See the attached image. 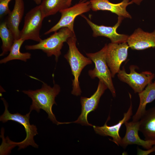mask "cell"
Instances as JSON below:
<instances>
[{"label": "cell", "mask_w": 155, "mask_h": 155, "mask_svg": "<svg viewBox=\"0 0 155 155\" xmlns=\"http://www.w3.org/2000/svg\"><path fill=\"white\" fill-rule=\"evenodd\" d=\"M60 91V87L57 84H54L52 87L43 82L41 88L33 90H23L22 92L32 99L30 111L35 110L37 113L42 109L48 114L49 118L52 122L57 125L62 124V122L57 121L52 110L53 106L57 105L55 99Z\"/></svg>", "instance_id": "6da1fadb"}, {"label": "cell", "mask_w": 155, "mask_h": 155, "mask_svg": "<svg viewBox=\"0 0 155 155\" xmlns=\"http://www.w3.org/2000/svg\"><path fill=\"white\" fill-rule=\"evenodd\" d=\"M75 36L69 38L67 42L69 46L67 53L64 55L69 64L71 73L74 76L72 80V90L71 94L78 96L81 95L82 91L80 86L79 78L84 68L92 63V61L88 57L84 56L79 51L76 46Z\"/></svg>", "instance_id": "7a4b0ae2"}, {"label": "cell", "mask_w": 155, "mask_h": 155, "mask_svg": "<svg viewBox=\"0 0 155 155\" xmlns=\"http://www.w3.org/2000/svg\"><path fill=\"white\" fill-rule=\"evenodd\" d=\"M1 99L3 101L5 106V110L3 114L0 116V121L4 123L8 121H13L18 122L22 125L24 127L26 133V137L22 141L16 142L10 140H8L9 147L11 149L16 146H18V150L24 148L30 145L35 148H38V145L35 142L34 137L38 134L37 128L36 126L31 125L29 121L30 112L25 115H21L18 113L11 114L9 111L8 104L3 98Z\"/></svg>", "instance_id": "3957f363"}, {"label": "cell", "mask_w": 155, "mask_h": 155, "mask_svg": "<svg viewBox=\"0 0 155 155\" xmlns=\"http://www.w3.org/2000/svg\"><path fill=\"white\" fill-rule=\"evenodd\" d=\"M74 36H75V33L67 28H63L38 43L26 45L25 47L26 50H41L48 57L54 55L57 62L61 54V50L64 43L67 42L69 38Z\"/></svg>", "instance_id": "277c9868"}, {"label": "cell", "mask_w": 155, "mask_h": 155, "mask_svg": "<svg viewBox=\"0 0 155 155\" xmlns=\"http://www.w3.org/2000/svg\"><path fill=\"white\" fill-rule=\"evenodd\" d=\"M107 44L99 51L94 53H86V55L94 63L95 67L88 71V73L92 79L98 78L110 90L113 97L116 96V90L114 86L111 71L106 60Z\"/></svg>", "instance_id": "5b68a950"}, {"label": "cell", "mask_w": 155, "mask_h": 155, "mask_svg": "<svg viewBox=\"0 0 155 155\" xmlns=\"http://www.w3.org/2000/svg\"><path fill=\"white\" fill-rule=\"evenodd\" d=\"M44 18L40 5L30 10L25 16L24 25L20 31V38L25 41L31 40L40 42L42 39L40 32Z\"/></svg>", "instance_id": "8992f818"}, {"label": "cell", "mask_w": 155, "mask_h": 155, "mask_svg": "<svg viewBox=\"0 0 155 155\" xmlns=\"http://www.w3.org/2000/svg\"><path fill=\"white\" fill-rule=\"evenodd\" d=\"M91 9L90 2L82 0L72 7L60 10L61 16L59 21L54 26L44 33L46 35L57 31L61 28H67L73 32L74 20L78 15L90 11Z\"/></svg>", "instance_id": "52a82bcc"}, {"label": "cell", "mask_w": 155, "mask_h": 155, "mask_svg": "<svg viewBox=\"0 0 155 155\" xmlns=\"http://www.w3.org/2000/svg\"><path fill=\"white\" fill-rule=\"evenodd\" d=\"M137 68L136 66L130 65L129 67L130 72L128 73L123 67L117 73V76L120 81L127 84L135 93H138L143 90L149 84L152 82L155 75L149 71L139 73L135 70Z\"/></svg>", "instance_id": "ba28073f"}, {"label": "cell", "mask_w": 155, "mask_h": 155, "mask_svg": "<svg viewBox=\"0 0 155 155\" xmlns=\"http://www.w3.org/2000/svg\"><path fill=\"white\" fill-rule=\"evenodd\" d=\"M129 48L127 42L107 44L106 60L112 78L118 73L121 64L127 59Z\"/></svg>", "instance_id": "9c48e42d"}, {"label": "cell", "mask_w": 155, "mask_h": 155, "mask_svg": "<svg viewBox=\"0 0 155 155\" xmlns=\"http://www.w3.org/2000/svg\"><path fill=\"white\" fill-rule=\"evenodd\" d=\"M107 88V86L99 80L97 90L92 96L88 98L84 97H81L82 111L78 119L73 122H65V124L75 123L82 125L93 126V125L90 123L88 121V115L90 112L94 111L97 108L101 97Z\"/></svg>", "instance_id": "30bf717a"}, {"label": "cell", "mask_w": 155, "mask_h": 155, "mask_svg": "<svg viewBox=\"0 0 155 155\" xmlns=\"http://www.w3.org/2000/svg\"><path fill=\"white\" fill-rule=\"evenodd\" d=\"M86 21L93 31V36L94 37L103 36L109 38L113 43H120L127 42L129 36L120 34L117 32V30L120 25L124 18L118 17L117 23L112 26L98 25L91 21L84 15H82Z\"/></svg>", "instance_id": "8fae6325"}, {"label": "cell", "mask_w": 155, "mask_h": 155, "mask_svg": "<svg viewBox=\"0 0 155 155\" xmlns=\"http://www.w3.org/2000/svg\"><path fill=\"white\" fill-rule=\"evenodd\" d=\"M130 100V106L127 112L124 114L123 119L116 124L111 126H108L107 123L110 119L109 117L104 125L101 126L93 125L94 129L97 134L103 136H109L112 138L109 139L118 146L120 145L122 138L119 134L120 129L123 124L128 121L132 115V105L131 96L129 93Z\"/></svg>", "instance_id": "7c38bea8"}, {"label": "cell", "mask_w": 155, "mask_h": 155, "mask_svg": "<svg viewBox=\"0 0 155 155\" xmlns=\"http://www.w3.org/2000/svg\"><path fill=\"white\" fill-rule=\"evenodd\" d=\"M126 131L124 136L121 139L120 146L125 148L128 146L137 145L146 149L151 148L155 145V140H143L138 135L139 121H127L125 123Z\"/></svg>", "instance_id": "4fadbf2b"}, {"label": "cell", "mask_w": 155, "mask_h": 155, "mask_svg": "<svg viewBox=\"0 0 155 155\" xmlns=\"http://www.w3.org/2000/svg\"><path fill=\"white\" fill-rule=\"evenodd\" d=\"M127 42L129 47L134 50L155 47V29L149 32L138 28L129 36Z\"/></svg>", "instance_id": "5bb4252c"}, {"label": "cell", "mask_w": 155, "mask_h": 155, "mask_svg": "<svg viewBox=\"0 0 155 155\" xmlns=\"http://www.w3.org/2000/svg\"><path fill=\"white\" fill-rule=\"evenodd\" d=\"M91 9L93 11H108L116 14L118 17L131 18L130 14L127 11L126 8L133 3L129 0H123L117 3H114L109 0H90Z\"/></svg>", "instance_id": "9a60e30c"}, {"label": "cell", "mask_w": 155, "mask_h": 155, "mask_svg": "<svg viewBox=\"0 0 155 155\" xmlns=\"http://www.w3.org/2000/svg\"><path fill=\"white\" fill-rule=\"evenodd\" d=\"M13 8L7 15L6 20L7 27L12 32L15 40L20 38L19 26L24 11L23 0H15Z\"/></svg>", "instance_id": "2e32d148"}, {"label": "cell", "mask_w": 155, "mask_h": 155, "mask_svg": "<svg viewBox=\"0 0 155 155\" xmlns=\"http://www.w3.org/2000/svg\"><path fill=\"white\" fill-rule=\"evenodd\" d=\"M139 122V131L145 140H155V107L146 110Z\"/></svg>", "instance_id": "e0dca14e"}, {"label": "cell", "mask_w": 155, "mask_h": 155, "mask_svg": "<svg viewBox=\"0 0 155 155\" xmlns=\"http://www.w3.org/2000/svg\"><path fill=\"white\" fill-rule=\"evenodd\" d=\"M140 103L137 109L132 117V121H139L146 112L147 104L155 99V82L149 84L145 88L138 93Z\"/></svg>", "instance_id": "ac0fdd59"}, {"label": "cell", "mask_w": 155, "mask_h": 155, "mask_svg": "<svg viewBox=\"0 0 155 155\" xmlns=\"http://www.w3.org/2000/svg\"><path fill=\"white\" fill-rule=\"evenodd\" d=\"M24 41L21 38L15 40L9 51V54L6 57L0 60V63H5L14 60L26 62L28 59H30L31 55L30 53L28 52L22 53L20 51L21 47Z\"/></svg>", "instance_id": "d6986e66"}, {"label": "cell", "mask_w": 155, "mask_h": 155, "mask_svg": "<svg viewBox=\"0 0 155 155\" xmlns=\"http://www.w3.org/2000/svg\"><path fill=\"white\" fill-rule=\"evenodd\" d=\"M68 0H43L40 5L44 18L69 7Z\"/></svg>", "instance_id": "ffe728a7"}, {"label": "cell", "mask_w": 155, "mask_h": 155, "mask_svg": "<svg viewBox=\"0 0 155 155\" xmlns=\"http://www.w3.org/2000/svg\"><path fill=\"white\" fill-rule=\"evenodd\" d=\"M0 37L2 42L1 47L2 52L0 56H2L9 51L15 40L12 32L7 27L6 21L0 24Z\"/></svg>", "instance_id": "44dd1931"}, {"label": "cell", "mask_w": 155, "mask_h": 155, "mask_svg": "<svg viewBox=\"0 0 155 155\" xmlns=\"http://www.w3.org/2000/svg\"><path fill=\"white\" fill-rule=\"evenodd\" d=\"M11 0H0V18L8 15L11 11L9 7V2Z\"/></svg>", "instance_id": "7402d4cb"}, {"label": "cell", "mask_w": 155, "mask_h": 155, "mask_svg": "<svg viewBox=\"0 0 155 155\" xmlns=\"http://www.w3.org/2000/svg\"><path fill=\"white\" fill-rule=\"evenodd\" d=\"M154 152H155V145L151 148L147 149L146 150H142L141 149L138 148L137 150V154L147 155Z\"/></svg>", "instance_id": "603a6c76"}, {"label": "cell", "mask_w": 155, "mask_h": 155, "mask_svg": "<svg viewBox=\"0 0 155 155\" xmlns=\"http://www.w3.org/2000/svg\"><path fill=\"white\" fill-rule=\"evenodd\" d=\"M143 0H131L133 3H134L137 5H139Z\"/></svg>", "instance_id": "cb8c5ba5"}, {"label": "cell", "mask_w": 155, "mask_h": 155, "mask_svg": "<svg viewBox=\"0 0 155 155\" xmlns=\"http://www.w3.org/2000/svg\"><path fill=\"white\" fill-rule=\"evenodd\" d=\"M35 3L38 5H40L43 0H33Z\"/></svg>", "instance_id": "d4e9b609"}, {"label": "cell", "mask_w": 155, "mask_h": 155, "mask_svg": "<svg viewBox=\"0 0 155 155\" xmlns=\"http://www.w3.org/2000/svg\"><path fill=\"white\" fill-rule=\"evenodd\" d=\"M72 0H68L67 2V5L69 7L71 6V2Z\"/></svg>", "instance_id": "484cf974"}, {"label": "cell", "mask_w": 155, "mask_h": 155, "mask_svg": "<svg viewBox=\"0 0 155 155\" xmlns=\"http://www.w3.org/2000/svg\"><path fill=\"white\" fill-rule=\"evenodd\" d=\"M154 82H155V81H154Z\"/></svg>", "instance_id": "4316f807"}]
</instances>
